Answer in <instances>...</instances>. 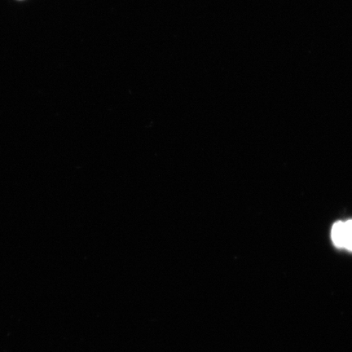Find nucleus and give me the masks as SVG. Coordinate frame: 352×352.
<instances>
[{"mask_svg":"<svg viewBox=\"0 0 352 352\" xmlns=\"http://www.w3.org/2000/svg\"><path fill=\"white\" fill-rule=\"evenodd\" d=\"M331 236L333 244L338 248H343V242H344V222L338 221L333 224Z\"/></svg>","mask_w":352,"mask_h":352,"instance_id":"f257e3e1","label":"nucleus"},{"mask_svg":"<svg viewBox=\"0 0 352 352\" xmlns=\"http://www.w3.org/2000/svg\"><path fill=\"white\" fill-rule=\"evenodd\" d=\"M343 248L352 252V220L344 222V242Z\"/></svg>","mask_w":352,"mask_h":352,"instance_id":"f03ea898","label":"nucleus"}]
</instances>
